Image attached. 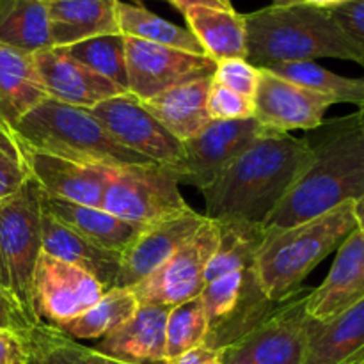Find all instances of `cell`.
Wrapping results in <instances>:
<instances>
[{
  "mask_svg": "<svg viewBox=\"0 0 364 364\" xmlns=\"http://www.w3.org/2000/svg\"><path fill=\"white\" fill-rule=\"evenodd\" d=\"M31 180L23 144L13 124L0 117V201Z\"/></svg>",
  "mask_w": 364,
  "mask_h": 364,
  "instance_id": "cell-36",
  "label": "cell"
},
{
  "mask_svg": "<svg viewBox=\"0 0 364 364\" xmlns=\"http://www.w3.org/2000/svg\"><path fill=\"white\" fill-rule=\"evenodd\" d=\"M244 20L247 60L256 68L333 57L358 63L364 70V48L338 25L329 9L308 4L270 6L244 14Z\"/></svg>",
  "mask_w": 364,
  "mask_h": 364,
  "instance_id": "cell-3",
  "label": "cell"
},
{
  "mask_svg": "<svg viewBox=\"0 0 364 364\" xmlns=\"http://www.w3.org/2000/svg\"><path fill=\"white\" fill-rule=\"evenodd\" d=\"M128 92L146 102L164 91L212 78L217 63L208 55L185 52L124 36Z\"/></svg>",
  "mask_w": 364,
  "mask_h": 364,
  "instance_id": "cell-12",
  "label": "cell"
},
{
  "mask_svg": "<svg viewBox=\"0 0 364 364\" xmlns=\"http://www.w3.org/2000/svg\"><path fill=\"white\" fill-rule=\"evenodd\" d=\"M32 57L48 98L55 102L92 109L105 100L128 92L112 80L78 63L66 48L50 46L32 53Z\"/></svg>",
  "mask_w": 364,
  "mask_h": 364,
  "instance_id": "cell-17",
  "label": "cell"
},
{
  "mask_svg": "<svg viewBox=\"0 0 364 364\" xmlns=\"http://www.w3.org/2000/svg\"><path fill=\"white\" fill-rule=\"evenodd\" d=\"M117 25H119L121 34L128 36V38L185 50V52L198 53V55H206L203 46L199 45V41L188 28L171 23L137 4L117 0Z\"/></svg>",
  "mask_w": 364,
  "mask_h": 364,
  "instance_id": "cell-31",
  "label": "cell"
},
{
  "mask_svg": "<svg viewBox=\"0 0 364 364\" xmlns=\"http://www.w3.org/2000/svg\"><path fill=\"white\" fill-rule=\"evenodd\" d=\"M188 31L194 34L206 55L215 63L247 59V31L244 14L235 9L191 7L183 13Z\"/></svg>",
  "mask_w": 364,
  "mask_h": 364,
  "instance_id": "cell-27",
  "label": "cell"
},
{
  "mask_svg": "<svg viewBox=\"0 0 364 364\" xmlns=\"http://www.w3.org/2000/svg\"><path fill=\"white\" fill-rule=\"evenodd\" d=\"M71 57L87 66L95 73L109 78L114 84L128 91V70L124 57V36L109 34L85 39L77 45L68 46Z\"/></svg>",
  "mask_w": 364,
  "mask_h": 364,
  "instance_id": "cell-34",
  "label": "cell"
},
{
  "mask_svg": "<svg viewBox=\"0 0 364 364\" xmlns=\"http://www.w3.org/2000/svg\"><path fill=\"white\" fill-rule=\"evenodd\" d=\"M206 334L208 318L201 299L196 297L171 308L166 326L167 363L205 345Z\"/></svg>",
  "mask_w": 364,
  "mask_h": 364,
  "instance_id": "cell-35",
  "label": "cell"
},
{
  "mask_svg": "<svg viewBox=\"0 0 364 364\" xmlns=\"http://www.w3.org/2000/svg\"><path fill=\"white\" fill-rule=\"evenodd\" d=\"M171 308L139 306L135 315L96 343V350L127 364H166V326Z\"/></svg>",
  "mask_w": 364,
  "mask_h": 364,
  "instance_id": "cell-20",
  "label": "cell"
},
{
  "mask_svg": "<svg viewBox=\"0 0 364 364\" xmlns=\"http://www.w3.org/2000/svg\"><path fill=\"white\" fill-rule=\"evenodd\" d=\"M311 288L302 287L284 301L265 322L223 348V364H304L308 350L306 299Z\"/></svg>",
  "mask_w": 364,
  "mask_h": 364,
  "instance_id": "cell-9",
  "label": "cell"
},
{
  "mask_svg": "<svg viewBox=\"0 0 364 364\" xmlns=\"http://www.w3.org/2000/svg\"><path fill=\"white\" fill-rule=\"evenodd\" d=\"M363 364H364V361H363Z\"/></svg>",
  "mask_w": 364,
  "mask_h": 364,
  "instance_id": "cell-50",
  "label": "cell"
},
{
  "mask_svg": "<svg viewBox=\"0 0 364 364\" xmlns=\"http://www.w3.org/2000/svg\"><path fill=\"white\" fill-rule=\"evenodd\" d=\"M255 117L235 121H212L191 141L181 142V156L174 166H167L180 183L205 191L220 173L267 134Z\"/></svg>",
  "mask_w": 364,
  "mask_h": 364,
  "instance_id": "cell-11",
  "label": "cell"
},
{
  "mask_svg": "<svg viewBox=\"0 0 364 364\" xmlns=\"http://www.w3.org/2000/svg\"><path fill=\"white\" fill-rule=\"evenodd\" d=\"M205 220V215L191 208L169 219L141 228L132 244L121 252V267L114 288L132 290L137 287L162 267L178 249L183 247L198 233Z\"/></svg>",
  "mask_w": 364,
  "mask_h": 364,
  "instance_id": "cell-16",
  "label": "cell"
},
{
  "mask_svg": "<svg viewBox=\"0 0 364 364\" xmlns=\"http://www.w3.org/2000/svg\"><path fill=\"white\" fill-rule=\"evenodd\" d=\"M137 309L139 302L130 288H112L92 308L59 329L75 340H102L130 320Z\"/></svg>",
  "mask_w": 364,
  "mask_h": 364,
  "instance_id": "cell-32",
  "label": "cell"
},
{
  "mask_svg": "<svg viewBox=\"0 0 364 364\" xmlns=\"http://www.w3.org/2000/svg\"><path fill=\"white\" fill-rule=\"evenodd\" d=\"M41 188L32 178L0 201V287L31 326L39 322L32 281L41 255Z\"/></svg>",
  "mask_w": 364,
  "mask_h": 364,
  "instance_id": "cell-6",
  "label": "cell"
},
{
  "mask_svg": "<svg viewBox=\"0 0 364 364\" xmlns=\"http://www.w3.org/2000/svg\"><path fill=\"white\" fill-rule=\"evenodd\" d=\"M14 130L32 148L78 164L107 169L155 164L121 146L89 109L52 98L25 114Z\"/></svg>",
  "mask_w": 364,
  "mask_h": 364,
  "instance_id": "cell-5",
  "label": "cell"
},
{
  "mask_svg": "<svg viewBox=\"0 0 364 364\" xmlns=\"http://www.w3.org/2000/svg\"><path fill=\"white\" fill-rule=\"evenodd\" d=\"M0 364H27L23 341L14 331L0 329Z\"/></svg>",
  "mask_w": 364,
  "mask_h": 364,
  "instance_id": "cell-40",
  "label": "cell"
},
{
  "mask_svg": "<svg viewBox=\"0 0 364 364\" xmlns=\"http://www.w3.org/2000/svg\"><path fill=\"white\" fill-rule=\"evenodd\" d=\"M21 139V137H20ZM25 159H27L31 178L39 185L43 194L78 205L102 208L103 192L109 181L110 171L107 167L87 166L63 156L28 146L21 139Z\"/></svg>",
  "mask_w": 364,
  "mask_h": 364,
  "instance_id": "cell-18",
  "label": "cell"
},
{
  "mask_svg": "<svg viewBox=\"0 0 364 364\" xmlns=\"http://www.w3.org/2000/svg\"><path fill=\"white\" fill-rule=\"evenodd\" d=\"M41 251L91 274L105 291L116 284L121 267L119 252L85 240L46 212H41Z\"/></svg>",
  "mask_w": 364,
  "mask_h": 364,
  "instance_id": "cell-22",
  "label": "cell"
},
{
  "mask_svg": "<svg viewBox=\"0 0 364 364\" xmlns=\"http://www.w3.org/2000/svg\"><path fill=\"white\" fill-rule=\"evenodd\" d=\"M199 299L208 318L205 345L215 350H223L251 333L283 304L267 297L252 267L208 281Z\"/></svg>",
  "mask_w": 364,
  "mask_h": 364,
  "instance_id": "cell-7",
  "label": "cell"
},
{
  "mask_svg": "<svg viewBox=\"0 0 364 364\" xmlns=\"http://www.w3.org/2000/svg\"><path fill=\"white\" fill-rule=\"evenodd\" d=\"M354 215H355V224H358V230L364 235V196L359 201L354 203Z\"/></svg>",
  "mask_w": 364,
  "mask_h": 364,
  "instance_id": "cell-45",
  "label": "cell"
},
{
  "mask_svg": "<svg viewBox=\"0 0 364 364\" xmlns=\"http://www.w3.org/2000/svg\"><path fill=\"white\" fill-rule=\"evenodd\" d=\"M311 160L304 139L267 132L205 188V217L263 226Z\"/></svg>",
  "mask_w": 364,
  "mask_h": 364,
  "instance_id": "cell-1",
  "label": "cell"
},
{
  "mask_svg": "<svg viewBox=\"0 0 364 364\" xmlns=\"http://www.w3.org/2000/svg\"><path fill=\"white\" fill-rule=\"evenodd\" d=\"M354 203L295 226L267 230L252 269L270 301L284 302L294 297L313 269L358 228Z\"/></svg>",
  "mask_w": 364,
  "mask_h": 364,
  "instance_id": "cell-4",
  "label": "cell"
},
{
  "mask_svg": "<svg viewBox=\"0 0 364 364\" xmlns=\"http://www.w3.org/2000/svg\"><path fill=\"white\" fill-rule=\"evenodd\" d=\"M41 210L70 228L85 240L109 249L114 252H123L141 228L112 215L98 206L78 205L64 199L50 198L41 192Z\"/></svg>",
  "mask_w": 364,
  "mask_h": 364,
  "instance_id": "cell-23",
  "label": "cell"
},
{
  "mask_svg": "<svg viewBox=\"0 0 364 364\" xmlns=\"http://www.w3.org/2000/svg\"><path fill=\"white\" fill-rule=\"evenodd\" d=\"M262 70L247 59H228L219 60L213 73V82L245 96V98H255L256 89H258Z\"/></svg>",
  "mask_w": 364,
  "mask_h": 364,
  "instance_id": "cell-37",
  "label": "cell"
},
{
  "mask_svg": "<svg viewBox=\"0 0 364 364\" xmlns=\"http://www.w3.org/2000/svg\"><path fill=\"white\" fill-rule=\"evenodd\" d=\"M48 100L32 53L0 43V117L16 124Z\"/></svg>",
  "mask_w": 364,
  "mask_h": 364,
  "instance_id": "cell-26",
  "label": "cell"
},
{
  "mask_svg": "<svg viewBox=\"0 0 364 364\" xmlns=\"http://www.w3.org/2000/svg\"><path fill=\"white\" fill-rule=\"evenodd\" d=\"M358 116H359V121H361V127H363V130H364V103H363L361 107H359Z\"/></svg>",
  "mask_w": 364,
  "mask_h": 364,
  "instance_id": "cell-48",
  "label": "cell"
},
{
  "mask_svg": "<svg viewBox=\"0 0 364 364\" xmlns=\"http://www.w3.org/2000/svg\"><path fill=\"white\" fill-rule=\"evenodd\" d=\"M334 20L341 28L364 48V0H350V2L329 9Z\"/></svg>",
  "mask_w": 364,
  "mask_h": 364,
  "instance_id": "cell-39",
  "label": "cell"
},
{
  "mask_svg": "<svg viewBox=\"0 0 364 364\" xmlns=\"http://www.w3.org/2000/svg\"><path fill=\"white\" fill-rule=\"evenodd\" d=\"M166 364H223V361H220L219 350L206 347V345H201V347L194 348V350L187 352L181 358Z\"/></svg>",
  "mask_w": 364,
  "mask_h": 364,
  "instance_id": "cell-42",
  "label": "cell"
},
{
  "mask_svg": "<svg viewBox=\"0 0 364 364\" xmlns=\"http://www.w3.org/2000/svg\"><path fill=\"white\" fill-rule=\"evenodd\" d=\"M265 70L302 87L322 92L333 98L334 103H354L358 107L364 103V77H343L315 63H279L270 64Z\"/></svg>",
  "mask_w": 364,
  "mask_h": 364,
  "instance_id": "cell-33",
  "label": "cell"
},
{
  "mask_svg": "<svg viewBox=\"0 0 364 364\" xmlns=\"http://www.w3.org/2000/svg\"><path fill=\"white\" fill-rule=\"evenodd\" d=\"M31 323L23 318L18 306L14 304L13 299L6 294L2 287H0V329H9L14 333H21Z\"/></svg>",
  "mask_w": 364,
  "mask_h": 364,
  "instance_id": "cell-41",
  "label": "cell"
},
{
  "mask_svg": "<svg viewBox=\"0 0 364 364\" xmlns=\"http://www.w3.org/2000/svg\"><path fill=\"white\" fill-rule=\"evenodd\" d=\"M105 288L85 270L41 251L32 281L36 318L63 327L96 304Z\"/></svg>",
  "mask_w": 364,
  "mask_h": 364,
  "instance_id": "cell-13",
  "label": "cell"
},
{
  "mask_svg": "<svg viewBox=\"0 0 364 364\" xmlns=\"http://www.w3.org/2000/svg\"><path fill=\"white\" fill-rule=\"evenodd\" d=\"M219 244V228L206 217L198 233L178 249L151 276L132 288L139 306L178 304L199 297L205 288V274Z\"/></svg>",
  "mask_w": 364,
  "mask_h": 364,
  "instance_id": "cell-10",
  "label": "cell"
},
{
  "mask_svg": "<svg viewBox=\"0 0 364 364\" xmlns=\"http://www.w3.org/2000/svg\"><path fill=\"white\" fill-rule=\"evenodd\" d=\"M304 141L311 160L265 224L267 230L306 223L364 196V130L358 112L323 119Z\"/></svg>",
  "mask_w": 364,
  "mask_h": 364,
  "instance_id": "cell-2",
  "label": "cell"
},
{
  "mask_svg": "<svg viewBox=\"0 0 364 364\" xmlns=\"http://www.w3.org/2000/svg\"><path fill=\"white\" fill-rule=\"evenodd\" d=\"M89 110L109 134L130 151L160 166H174L180 160L181 142L130 92L105 100Z\"/></svg>",
  "mask_w": 364,
  "mask_h": 364,
  "instance_id": "cell-14",
  "label": "cell"
},
{
  "mask_svg": "<svg viewBox=\"0 0 364 364\" xmlns=\"http://www.w3.org/2000/svg\"><path fill=\"white\" fill-rule=\"evenodd\" d=\"M304 4L313 7H318V9H334L338 6H343V4L350 2V0H302Z\"/></svg>",
  "mask_w": 364,
  "mask_h": 364,
  "instance_id": "cell-44",
  "label": "cell"
},
{
  "mask_svg": "<svg viewBox=\"0 0 364 364\" xmlns=\"http://www.w3.org/2000/svg\"><path fill=\"white\" fill-rule=\"evenodd\" d=\"M364 348V297L326 322L308 323L304 364H345Z\"/></svg>",
  "mask_w": 364,
  "mask_h": 364,
  "instance_id": "cell-25",
  "label": "cell"
},
{
  "mask_svg": "<svg viewBox=\"0 0 364 364\" xmlns=\"http://www.w3.org/2000/svg\"><path fill=\"white\" fill-rule=\"evenodd\" d=\"M0 43L27 53L50 48L45 0H0Z\"/></svg>",
  "mask_w": 364,
  "mask_h": 364,
  "instance_id": "cell-29",
  "label": "cell"
},
{
  "mask_svg": "<svg viewBox=\"0 0 364 364\" xmlns=\"http://www.w3.org/2000/svg\"><path fill=\"white\" fill-rule=\"evenodd\" d=\"M258 89L252 98L255 119L267 130L288 134L291 130L311 132L326 119V112L334 100L322 92L294 84L272 71L259 68Z\"/></svg>",
  "mask_w": 364,
  "mask_h": 364,
  "instance_id": "cell-15",
  "label": "cell"
},
{
  "mask_svg": "<svg viewBox=\"0 0 364 364\" xmlns=\"http://www.w3.org/2000/svg\"><path fill=\"white\" fill-rule=\"evenodd\" d=\"M48 11L50 43L57 48L98 38L121 34L117 0H45Z\"/></svg>",
  "mask_w": 364,
  "mask_h": 364,
  "instance_id": "cell-21",
  "label": "cell"
},
{
  "mask_svg": "<svg viewBox=\"0 0 364 364\" xmlns=\"http://www.w3.org/2000/svg\"><path fill=\"white\" fill-rule=\"evenodd\" d=\"M363 361H364V348H363L361 352H358V354H355L354 358L348 359V361L345 363V364H363Z\"/></svg>",
  "mask_w": 364,
  "mask_h": 364,
  "instance_id": "cell-47",
  "label": "cell"
},
{
  "mask_svg": "<svg viewBox=\"0 0 364 364\" xmlns=\"http://www.w3.org/2000/svg\"><path fill=\"white\" fill-rule=\"evenodd\" d=\"M178 11L185 13L191 7H213V9H233L231 0H167Z\"/></svg>",
  "mask_w": 364,
  "mask_h": 364,
  "instance_id": "cell-43",
  "label": "cell"
},
{
  "mask_svg": "<svg viewBox=\"0 0 364 364\" xmlns=\"http://www.w3.org/2000/svg\"><path fill=\"white\" fill-rule=\"evenodd\" d=\"M20 334L27 364H127L78 343L75 338L45 322H36Z\"/></svg>",
  "mask_w": 364,
  "mask_h": 364,
  "instance_id": "cell-28",
  "label": "cell"
},
{
  "mask_svg": "<svg viewBox=\"0 0 364 364\" xmlns=\"http://www.w3.org/2000/svg\"><path fill=\"white\" fill-rule=\"evenodd\" d=\"M210 87L212 78H203L160 92L141 103L174 139L187 142L212 123L208 114Z\"/></svg>",
  "mask_w": 364,
  "mask_h": 364,
  "instance_id": "cell-24",
  "label": "cell"
},
{
  "mask_svg": "<svg viewBox=\"0 0 364 364\" xmlns=\"http://www.w3.org/2000/svg\"><path fill=\"white\" fill-rule=\"evenodd\" d=\"M217 228H219V244L206 267L205 283L224 274L251 269L256 251L267 235V228L242 223V220H220L217 223Z\"/></svg>",
  "mask_w": 364,
  "mask_h": 364,
  "instance_id": "cell-30",
  "label": "cell"
},
{
  "mask_svg": "<svg viewBox=\"0 0 364 364\" xmlns=\"http://www.w3.org/2000/svg\"><path fill=\"white\" fill-rule=\"evenodd\" d=\"M299 4H304V2H302V0H272V6H277V7L299 6Z\"/></svg>",
  "mask_w": 364,
  "mask_h": 364,
  "instance_id": "cell-46",
  "label": "cell"
},
{
  "mask_svg": "<svg viewBox=\"0 0 364 364\" xmlns=\"http://www.w3.org/2000/svg\"><path fill=\"white\" fill-rule=\"evenodd\" d=\"M123 2H124V0H123ZM134 2H141V0H134Z\"/></svg>",
  "mask_w": 364,
  "mask_h": 364,
  "instance_id": "cell-49",
  "label": "cell"
},
{
  "mask_svg": "<svg viewBox=\"0 0 364 364\" xmlns=\"http://www.w3.org/2000/svg\"><path fill=\"white\" fill-rule=\"evenodd\" d=\"M336 251L323 283L306 299V313L315 322L333 318L364 297V235L355 228Z\"/></svg>",
  "mask_w": 364,
  "mask_h": 364,
  "instance_id": "cell-19",
  "label": "cell"
},
{
  "mask_svg": "<svg viewBox=\"0 0 364 364\" xmlns=\"http://www.w3.org/2000/svg\"><path fill=\"white\" fill-rule=\"evenodd\" d=\"M102 208L144 228L191 210L180 192V181L167 166H132L110 171Z\"/></svg>",
  "mask_w": 364,
  "mask_h": 364,
  "instance_id": "cell-8",
  "label": "cell"
},
{
  "mask_svg": "<svg viewBox=\"0 0 364 364\" xmlns=\"http://www.w3.org/2000/svg\"><path fill=\"white\" fill-rule=\"evenodd\" d=\"M208 114L212 121L251 119L255 117V102L224 85L215 84L212 78V87L208 92Z\"/></svg>",
  "mask_w": 364,
  "mask_h": 364,
  "instance_id": "cell-38",
  "label": "cell"
}]
</instances>
